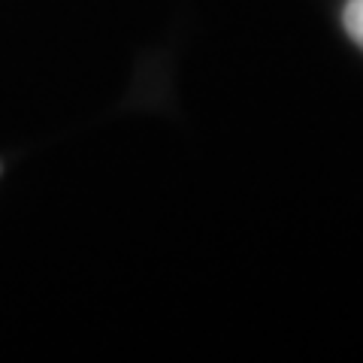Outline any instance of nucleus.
Wrapping results in <instances>:
<instances>
[{"mask_svg":"<svg viewBox=\"0 0 363 363\" xmlns=\"http://www.w3.org/2000/svg\"><path fill=\"white\" fill-rule=\"evenodd\" d=\"M342 21H345V30L351 33V40L363 49V0H348Z\"/></svg>","mask_w":363,"mask_h":363,"instance_id":"obj_1","label":"nucleus"}]
</instances>
